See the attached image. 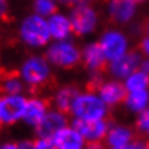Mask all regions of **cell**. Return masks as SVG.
<instances>
[{
	"instance_id": "32",
	"label": "cell",
	"mask_w": 149,
	"mask_h": 149,
	"mask_svg": "<svg viewBox=\"0 0 149 149\" xmlns=\"http://www.w3.org/2000/svg\"><path fill=\"white\" fill-rule=\"evenodd\" d=\"M0 149H19V148H18L17 143H13V141H3V143H0Z\"/></svg>"
},
{
	"instance_id": "39",
	"label": "cell",
	"mask_w": 149,
	"mask_h": 149,
	"mask_svg": "<svg viewBox=\"0 0 149 149\" xmlns=\"http://www.w3.org/2000/svg\"><path fill=\"white\" fill-rule=\"evenodd\" d=\"M148 130H149V129H148Z\"/></svg>"
},
{
	"instance_id": "31",
	"label": "cell",
	"mask_w": 149,
	"mask_h": 149,
	"mask_svg": "<svg viewBox=\"0 0 149 149\" xmlns=\"http://www.w3.org/2000/svg\"><path fill=\"white\" fill-rule=\"evenodd\" d=\"M18 148L19 149H34V143L31 140H22L18 143Z\"/></svg>"
},
{
	"instance_id": "9",
	"label": "cell",
	"mask_w": 149,
	"mask_h": 149,
	"mask_svg": "<svg viewBox=\"0 0 149 149\" xmlns=\"http://www.w3.org/2000/svg\"><path fill=\"white\" fill-rule=\"evenodd\" d=\"M99 43L102 48L104 54L107 58V61H115V59L120 58L121 56L126 53L128 42H126V38L120 32H106L101 37Z\"/></svg>"
},
{
	"instance_id": "25",
	"label": "cell",
	"mask_w": 149,
	"mask_h": 149,
	"mask_svg": "<svg viewBox=\"0 0 149 149\" xmlns=\"http://www.w3.org/2000/svg\"><path fill=\"white\" fill-rule=\"evenodd\" d=\"M58 4H61L67 8H76V6H82V5H91L94 0H57Z\"/></svg>"
},
{
	"instance_id": "12",
	"label": "cell",
	"mask_w": 149,
	"mask_h": 149,
	"mask_svg": "<svg viewBox=\"0 0 149 149\" xmlns=\"http://www.w3.org/2000/svg\"><path fill=\"white\" fill-rule=\"evenodd\" d=\"M48 110L49 109H48V104L46 100L38 97V96H33L31 99H27L22 121L28 126L37 128L39 123L43 120V118L46 116Z\"/></svg>"
},
{
	"instance_id": "36",
	"label": "cell",
	"mask_w": 149,
	"mask_h": 149,
	"mask_svg": "<svg viewBox=\"0 0 149 149\" xmlns=\"http://www.w3.org/2000/svg\"><path fill=\"white\" fill-rule=\"evenodd\" d=\"M135 1V4H140V3H144L145 0H134Z\"/></svg>"
},
{
	"instance_id": "33",
	"label": "cell",
	"mask_w": 149,
	"mask_h": 149,
	"mask_svg": "<svg viewBox=\"0 0 149 149\" xmlns=\"http://www.w3.org/2000/svg\"><path fill=\"white\" fill-rule=\"evenodd\" d=\"M140 68H141V71H143V72H145V73L149 74V59H147V61H144L143 63H141V65H140Z\"/></svg>"
},
{
	"instance_id": "30",
	"label": "cell",
	"mask_w": 149,
	"mask_h": 149,
	"mask_svg": "<svg viewBox=\"0 0 149 149\" xmlns=\"http://www.w3.org/2000/svg\"><path fill=\"white\" fill-rule=\"evenodd\" d=\"M139 28H140L141 33H144L147 37H149V17L145 18V19L141 22L140 25H139Z\"/></svg>"
},
{
	"instance_id": "14",
	"label": "cell",
	"mask_w": 149,
	"mask_h": 149,
	"mask_svg": "<svg viewBox=\"0 0 149 149\" xmlns=\"http://www.w3.org/2000/svg\"><path fill=\"white\" fill-rule=\"evenodd\" d=\"M134 0H110L109 19L113 24H124L133 18L135 13Z\"/></svg>"
},
{
	"instance_id": "8",
	"label": "cell",
	"mask_w": 149,
	"mask_h": 149,
	"mask_svg": "<svg viewBox=\"0 0 149 149\" xmlns=\"http://www.w3.org/2000/svg\"><path fill=\"white\" fill-rule=\"evenodd\" d=\"M81 61L85 67L94 73H102L109 70L107 58L104 54V51L99 42L90 43L81 52Z\"/></svg>"
},
{
	"instance_id": "27",
	"label": "cell",
	"mask_w": 149,
	"mask_h": 149,
	"mask_svg": "<svg viewBox=\"0 0 149 149\" xmlns=\"http://www.w3.org/2000/svg\"><path fill=\"white\" fill-rule=\"evenodd\" d=\"M9 13V1L8 0H0V20L4 19Z\"/></svg>"
},
{
	"instance_id": "21",
	"label": "cell",
	"mask_w": 149,
	"mask_h": 149,
	"mask_svg": "<svg viewBox=\"0 0 149 149\" xmlns=\"http://www.w3.org/2000/svg\"><path fill=\"white\" fill-rule=\"evenodd\" d=\"M126 84L125 87L128 91H140V90H147L149 86V74L139 71V72H133L130 76L126 77Z\"/></svg>"
},
{
	"instance_id": "7",
	"label": "cell",
	"mask_w": 149,
	"mask_h": 149,
	"mask_svg": "<svg viewBox=\"0 0 149 149\" xmlns=\"http://www.w3.org/2000/svg\"><path fill=\"white\" fill-rule=\"evenodd\" d=\"M77 130L85 141H96L101 140L106 136L110 129V123L105 119L99 120H84V119H76L72 121V125Z\"/></svg>"
},
{
	"instance_id": "3",
	"label": "cell",
	"mask_w": 149,
	"mask_h": 149,
	"mask_svg": "<svg viewBox=\"0 0 149 149\" xmlns=\"http://www.w3.org/2000/svg\"><path fill=\"white\" fill-rule=\"evenodd\" d=\"M70 113L76 119L99 120V119H105L107 115V107L101 97L95 92L85 91L79 92V95L74 97Z\"/></svg>"
},
{
	"instance_id": "17",
	"label": "cell",
	"mask_w": 149,
	"mask_h": 149,
	"mask_svg": "<svg viewBox=\"0 0 149 149\" xmlns=\"http://www.w3.org/2000/svg\"><path fill=\"white\" fill-rule=\"evenodd\" d=\"M79 88L73 85H66L59 87L53 95V105L54 109L61 110L63 113H70L71 106L74 97L79 95Z\"/></svg>"
},
{
	"instance_id": "1",
	"label": "cell",
	"mask_w": 149,
	"mask_h": 149,
	"mask_svg": "<svg viewBox=\"0 0 149 149\" xmlns=\"http://www.w3.org/2000/svg\"><path fill=\"white\" fill-rule=\"evenodd\" d=\"M18 37L25 47L32 49L47 47L52 39L47 18L36 13L25 15L18 24Z\"/></svg>"
},
{
	"instance_id": "34",
	"label": "cell",
	"mask_w": 149,
	"mask_h": 149,
	"mask_svg": "<svg viewBox=\"0 0 149 149\" xmlns=\"http://www.w3.org/2000/svg\"><path fill=\"white\" fill-rule=\"evenodd\" d=\"M57 149H84V148H77V147H63V148H57Z\"/></svg>"
},
{
	"instance_id": "23",
	"label": "cell",
	"mask_w": 149,
	"mask_h": 149,
	"mask_svg": "<svg viewBox=\"0 0 149 149\" xmlns=\"http://www.w3.org/2000/svg\"><path fill=\"white\" fill-rule=\"evenodd\" d=\"M135 126H136V133H141L149 129V109L144 110L139 115V118H138L135 123Z\"/></svg>"
},
{
	"instance_id": "22",
	"label": "cell",
	"mask_w": 149,
	"mask_h": 149,
	"mask_svg": "<svg viewBox=\"0 0 149 149\" xmlns=\"http://www.w3.org/2000/svg\"><path fill=\"white\" fill-rule=\"evenodd\" d=\"M58 1L57 0H33L32 9L33 13L48 18L58 10Z\"/></svg>"
},
{
	"instance_id": "5",
	"label": "cell",
	"mask_w": 149,
	"mask_h": 149,
	"mask_svg": "<svg viewBox=\"0 0 149 149\" xmlns=\"http://www.w3.org/2000/svg\"><path fill=\"white\" fill-rule=\"evenodd\" d=\"M27 97L20 95H3L0 97V125L10 126L23 119Z\"/></svg>"
},
{
	"instance_id": "19",
	"label": "cell",
	"mask_w": 149,
	"mask_h": 149,
	"mask_svg": "<svg viewBox=\"0 0 149 149\" xmlns=\"http://www.w3.org/2000/svg\"><path fill=\"white\" fill-rule=\"evenodd\" d=\"M25 87L27 86L19 74H6L0 80V91L3 95H20Z\"/></svg>"
},
{
	"instance_id": "24",
	"label": "cell",
	"mask_w": 149,
	"mask_h": 149,
	"mask_svg": "<svg viewBox=\"0 0 149 149\" xmlns=\"http://www.w3.org/2000/svg\"><path fill=\"white\" fill-rule=\"evenodd\" d=\"M33 143H34V149H56V145L52 138L38 136Z\"/></svg>"
},
{
	"instance_id": "4",
	"label": "cell",
	"mask_w": 149,
	"mask_h": 149,
	"mask_svg": "<svg viewBox=\"0 0 149 149\" xmlns=\"http://www.w3.org/2000/svg\"><path fill=\"white\" fill-rule=\"evenodd\" d=\"M46 57L52 66L70 70L81 62V51L70 38L53 40L47 46Z\"/></svg>"
},
{
	"instance_id": "29",
	"label": "cell",
	"mask_w": 149,
	"mask_h": 149,
	"mask_svg": "<svg viewBox=\"0 0 149 149\" xmlns=\"http://www.w3.org/2000/svg\"><path fill=\"white\" fill-rule=\"evenodd\" d=\"M138 48H139V51L143 52L144 54L149 56V37H145V38L139 43Z\"/></svg>"
},
{
	"instance_id": "35",
	"label": "cell",
	"mask_w": 149,
	"mask_h": 149,
	"mask_svg": "<svg viewBox=\"0 0 149 149\" xmlns=\"http://www.w3.org/2000/svg\"><path fill=\"white\" fill-rule=\"evenodd\" d=\"M113 149H129V144L123 145V147H118V148H113Z\"/></svg>"
},
{
	"instance_id": "15",
	"label": "cell",
	"mask_w": 149,
	"mask_h": 149,
	"mask_svg": "<svg viewBox=\"0 0 149 149\" xmlns=\"http://www.w3.org/2000/svg\"><path fill=\"white\" fill-rule=\"evenodd\" d=\"M99 96L107 106H114L125 101L128 90L119 81H109V82H104L99 88Z\"/></svg>"
},
{
	"instance_id": "26",
	"label": "cell",
	"mask_w": 149,
	"mask_h": 149,
	"mask_svg": "<svg viewBox=\"0 0 149 149\" xmlns=\"http://www.w3.org/2000/svg\"><path fill=\"white\" fill-rule=\"evenodd\" d=\"M134 136H135V139L129 143V149H147L145 140L139 135V134L136 133V135H134Z\"/></svg>"
},
{
	"instance_id": "10",
	"label": "cell",
	"mask_w": 149,
	"mask_h": 149,
	"mask_svg": "<svg viewBox=\"0 0 149 149\" xmlns=\"http://www.w3.org/2000/svg\"><path fill=\"white\" fill-rule=\"evenodd\" d=\"M67 125H68V119H67L66 113L57 109H52L48 110L43 120L36 128V133L37 136L52 138L59 129L65 128Z\"/></svg>"
},
{
	"instance_id": "37",
	"label": "cell",
	"mask_w": 149,
	"mask_h": 149,
	"mask_svg": "<svg viewBox=\"0 0 149 149\" xmlns=\"http://www.w3.org/2000/svg\"><path fill=\"white\" fill-rule=\"evenodd\" d=\"M145 145H147V149H149V139L145 140Z\"/></svg>"
},
{
	"instance_id": "18",
	"label": "cell",
	"mask_w": 149,
	"mask_h": 149,
	"mask_svg": "<svg viewBox=\"0 0 149 149\" xmlns=\"http://www.w3.org/2000/svg\"><path fill=\"white\" fill-rule=\"evenodd\" d=\"M134 139V134L126 126H115L106 134V144L111 148H118L129 144Z\"/></svg>"
},
{
	"instance_id": "38",
	"label": "cell",
	"mask_w": 149,
	"mask_h": 149,
	"mask_svg": "<svg viewBox=\"0 0 149 149\" xmlns=\"http://www.w3.org/2000/svg\"><path fill=\"white\" fill-rule=\"evenodd\" d=\"M1 96H3V92H1V91H0V97H1Z\"/></svg>"
},
{
	"instance_id": "11",
	"label": "cell",
	"mask_w": 149,
	"mask_h": 149,
	"mask_svg": "<svg viewBox=\"0 0 149 149\" xmlns=\"http://www.w3.org/2000/svg\"><path fill=\"white\" fill-rule=\"evenodd\" d=\"M141 65V54L139 51H130L120 58L110 63L109 71L118 79H126Z\"/></svg>"
},
{
	"instance_id": "16",
	"label": "cell",
	"mask_w": 149,
	"mask_h": 149,
	"mask_svg": "<svg viewBox=\"0 0 149 149\" xmlns=\"http://www.w3.org/2000/svg\"><path fill=\"white\" fill-rule=\"evenodd\" d=\"M53 143L57 148L63 147H77V148H84L85 139L81 136V134L77 132L73 126H65V128L59 129L57 133L52 136Z\"/></svg>"
},
{
	"instance_id": "6",
	"label": "cell",
	"mask_w": 149,
	"mask_h": 149,
	"mask_svg": "<svg viewBox=\"0 0 149 149\" xmlns=\"http://www.w3.org/2000/svg\"><path fill=\"white\" fill-rule=\"evenodd\" d=\"M70 20L73 34L84 37L92 33L97 25V13L91 5H82L72 8L70 12Z\"/></svg>"
},
{
	"instance_id": "20",
	"label": "cell",
	"mask_w": 149,
	"mask_h": 149,
	"mask_svg": "<svg viewBox=\"0 0 149 149\" xmlns=\"http://www.w3.org/2000/svg\"><path fill=\"white\" fill-rule=\"evenodd\" d=\"M149 101V92L147 90L132 91L125 99V104L133 111H141Z\"/></svg>"
},
{
	"instance_id": "28",
	"label": "cell",
	"mask_w": 149,
	"mask_h": 149,
	"mask_svg": "<svg viewBox=\"0 0 149 149\" xmlns=\"http://www.w3.org/2000/svg\"><path fill=\"white\" fill-rule=\"evenodd\" d=\"M84 149H106V148L101 143V140H96V141H87V144L84 147Z\"/></svg>"
},
{
	"instance_id": "2",
	"label": "cell",
	"mask_w": 149,
	"mask_h": 149,
	"mask_svg": "<svg viewBox=\"0 0 149 149\" xmlns=\"http://www.w3.org/2000/svg\"><path fill=\"white\" fill-rule=\"evenodd\" d=\"M19 76L28 87H40L52 77V65L46 56L31 54L22 62Z\"/></svg>"
},
{
	"instance_id": "13",
	"label": "cell",
	"mask_w": 149,
	"mask_h": 149,
	"mask_svg": "<svg viewBox=\"0 0 149 149\" xmlns=\"http://www.w3.org/2000/svg\"><path fill=\"white\" fill-rule=\"evenodd\" d=\"M47 23L51 33V38L53 40L68 39L73 34L70 17L58 12V10L47 18Z\"/></svg>"
}]
</instances>
